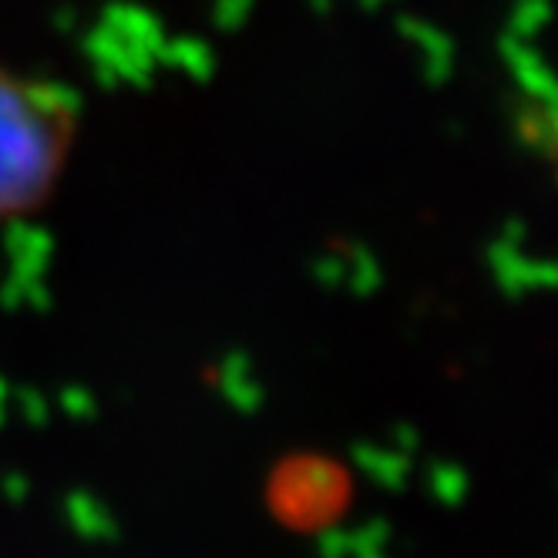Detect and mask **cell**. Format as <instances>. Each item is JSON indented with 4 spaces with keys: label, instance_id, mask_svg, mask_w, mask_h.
<instances>
[{
    "label": "cell",
    "instance_id": "cell-1",
    "mask_svg": "<svg viewBox=\"0 0 558 558\" xmlns=\"http://www.w3.org/2000/svg\"><path fill=\"white\" fill-rule=\"evenodd\" d=\"M74 125L64 92L0 64V222L37 213L54 195Z\"/></svg>",
    "mask_w": 558,
    "mask_h": 558
},
{
    "label": "cell",
    "instance_id": "cell-2",
    "mask_svg": "<svg viewBox=\"0 0 558 558\" xmlns=\"http://www.w3.org/2000/svg\"><path fill=\"white\" fill-rule=\"evenodd\" d=\"M501 58L529 101H535L548 111H558V74L545 64V58L529 41H522V37H514V34H505Z\"/></svg>",
    "mask_w": 558,
    "mask_h": 558
},
{
    "label": "cell",
    "instance_id": "cell-3",
    "mask_svg": "<svg viewBox=\"0 0 558 558\" xmlns=\"http://www.w3.org/2000/svg\"><path fill=\"white\" fill-rule=\"evenodd\" d=\"M488 266L498 290L508 300H522L529 293H542V259L525 256L522 246H508L501 239L488 246Z\"/></svg>",
    "mask_w": 558,
    "mask_h": 558
},
{
    "label": "cell",
    "instance_id": "cell-4",
    "mask_svg": "<svg viewBox=\"0 0 558 558\" xmlns=\"http://www.w3.org/2000/svg\"><path fill=\"white\" fill-rule=\"evenodd\" d=\"M511 125H514L518 145H522L529 155L542 158V162H548V166L558 162V135H555V118L548 108L525 98L511 111Z\"/></svg>",
    "mask_w": 558,
    "mask_h": 558
},
{
    "label": "cell",
    "instance_id": "cell-5",
    "mask_svg": "<svg viewBox=\"0 0 558 558\" xmlns=\"http://www.w3.org/2000/svg\"><path fill=\"white\" fill-rule=\"evenodd\" d=\"M548 21H551L548 0H518L514 11H511V34L529 41V37H535Z\"/></svg>",
    "mask_w": 558,
    "mask_h": 558
},
{
    "label": "cell",
    "instance_id": "cell-6",
    "mask_svg": "<svg viewBox=\"0 0 558 558\" xmlns=\"http://www.w3.org/2000/svg\"><path fill=\"white\" fill-rule=\"evenodd\" d=\"M434 485H437V495H441L448 505L464 501V495H468V488H471L468 474H464L461 468H441V471L434 474Z\"/></svg>",
    "mask_w": 558,
    "mask_h": 558
},
{
    "label": "cell",
    "instance_id": "cell-7",
    "mask_svg": "<svg viewBox=\"0 0 558 558\" xmlns=\"http://www.w3.org/2000/svg\"><path fill=\"white\" fill-rule=\"evenodd\" d=\"M498 239H501V243H508V246H525V239H529V222H525V219H514V216H511V219L501 226Z\"/></svg>",
    "mask_w": 558,
    "mask_h": 558
},
{
    "label": "cell",
    "instance_id": "cell-8",
    "mask_svg": "<svg viewBox=\"0 0 558 558\" xmlns=\"http://www.w3.org/2000/svg\"><path fill=\"white\" fill-rule=\"evenodd\" d=\"M551 118H555V135H558V111H551Z\"/></svg>",
    "mask_w": 558,
    "mask_h": 558
},
{
    "label": "cell",
    "instance_id": "cell-9",
    "mask_svg": "<svg viewBox=\"0 0 558 558\" xmlns=\"http://www.w3.org/2000/svg\"><path fill=\"white\" fill-rule=\"evenodd\" d=\"M551 169H555V182H558V162H555V166H551Z\"/></svg>",
    "mask_w": 558,
    "mask_h": 558
}]
</instances>
